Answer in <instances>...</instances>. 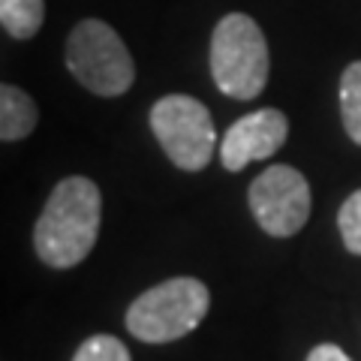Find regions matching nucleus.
<instances>
[{
  "label": "nucleus",
  "mask_w": 361,
  "mask_h": 361,
  "mask_svg": "<svg viewBox=\"0 0 361 361\" xmlns=\"http://www.w3.org/2000/svg\"><path fill=\"white\" fill-rule=\"evenodd\" d=\"M99 220H103V196L90 178H63L51 190L49 202L33 226V247L49 268H75L94 250Z\"/></svg>",
  "instance_id": "obj_1"
},
{
  "label": "nucleus",
  "mask_w": 361,
  "mask_h": 361,
  "mask_svg": "<svg viewBox=\"0 0 361 361\" xmlns=\"http://www.w3.org/2000/svg\"><path fill=\"white\" fill-rule=\"evenodd\" d=\"M268 42L250 16L229 13L211 33V78L220 94L253 99L268 85Z\"/></svg>",
  "instance_id": "obj_2"
},
{
  "label": "nucleus",
  "mask_w": 361,
  "mask_h": 361,
  "mask_svg": "<svg viewBox=\"0 0 361 361\" xmlns=\"http://www.w3.org/2000/svg\"><path fill=\"white\" fill-rule=\"evenodd\" d=\"M211 292L196 277H172L142 292L127 310V331L142 343H172L208 316Z\"/></svg>",
  "instance_id": "obj_3"
},
{
  "label": "nucleus",
  "mask_w": 361,
  "mask_h": 361,
  "mask_svg": "<svg viewBox=\"0 0 361 361\" xmlns=\"http://www.w3.org/2000/svg\"><path fill=\"white\" fill-rule=\"evenodd\" d=\"M66 66L78 85L97 97H121L133 87V54L118 30L99 18H85L66 37Z\"/></svg>",
  "instance_id": "obj_4"
},
{
  "label": "nucleus",
  "mask_w": 361,
  "mask_h": 361,
  "mask_svg": "<svg viewBox=\"0 0 361 361\" xmlns=\"http://www.w3.org/2000/svg\"><path fill=\"white\" fill-rule=\"evenodd\" d=\"M151 130L166 157L184 172L205 169L217 148L211 111L205 103L187 94H169L157 99L151 106Z\"/></svg>",
  "instance_id": "obj_5"
},
{
  "label": "nucleus",
  "mask_w": 361,
  "mask_h": 361,
  "mask_svg": "<svg viewBox=\"0 0 361 361\" xmlns=\"http://www.w3.org/2000/svg\"><path fill=\"white\" fill-rule=\"evenodd\" d=\"M247 202L262 232L274 238H292L310 217V184L298 169L277 163L250 184Z\"/></svg>",
  "instance_id": "obj_6"
},
{
  "label": "nucleus",
  "mask_w": 361,
  "mask_h": 361,
  "mask_svg": "<svg viewBox=\"0 0 361 361\" xmlns=\"http://www.w3.org/2000/svg\"><path fill=\"white\" fill-rule=\"evenodd\" d=\"M289 121L280 109H259L232 123L220 145V163L229 172H241L256 160H268L283 148Z\"/></svg>",
  "instance_id": "obj_7"
},
{
  "label": "nucleus",
  "mask_w": 361,
  "mask_h": 361,
  "mask_svg": "<svg viewBox=\"0 0 361 361\" xmlns=\"http://www.w3.org/2000/svg\"><path fill=\"white\" fill-rule=\"evenodd\" d=\"M37 127V103L16 85L0 87V139L18 142Z\"/></svg>",
  "instance_id": "obj_8"
},
{
  "label": "nucleus",
  "mask_w": 361,
  "mask_h": 361,
  "mask_svg": "<svg viewBox=\"0 0 361 361\" xmlns=\"http://www.w3.org/2000/svg\"><path fill=\"white\" fill-rule=\"evenodd\" d=\"M45 18L42 0H0V25L13 39L37 37Z\"/></svg>",
  "instance_id": "obj_9"
},
{
  "label": "nucleus",
  "mask_w": 361,
  "mask_h": 361,
  "mask_svg": "<svg viewBox=\"0 0 361 361\" xmlns=\"http://www.w3.org/2000/svg\"><path fill=\"white\" fill-rule=\"evenodd\" d=\"M341 118L349 139L361 145V61L349 63L341 75Z\"/></svg>",
  "instance_id": "obj_10"
},
{
  "label": "nucleus",
  "mask_w": 361,
  "mask_h": 361,
  "mask_svg": "<svg viewBox=\"0 0 361 361\" xmlns=\"http://www.w3.org/2000/svg\"><path fill=\"white\" fill-rule=\"evenodd\" d=\"M73 361H133L130 349L111 334H94L75 349Z\"/></svg>",
  "instance_id": "obj_11"
},
{
  "label": "nucleus",
  "mask_w": 361,
  "mask_h": 361,
  "mask_svg": "<svg viewBox=\"0 0 361 361\" xmlns=\"http://www.w3.org/2000/svg\"><path fill=\"white\" fill-rule=\"evenodd\" d=\"M337 226H341V238L346 244V250L361 256V190L349 193V199L341 205Z\"/></svg>",
  "instance_id": "obj_12"
},
{
  "label": "nucleus",
  "mask_w": 361,
  "mask_h": 361,
  "mask_svg": "<svg viewBox=\"0 0 361 361\" xmlns=\"http://www.w3.org/2000/svg\"><path fill=\"white\" fill-rule=\"evenodd\" d=\"M307 361H353V358H349L337 343H319V346L310 349Z\"/></svg>",
  "instance_id": "obj_13"
}]
</instances>
